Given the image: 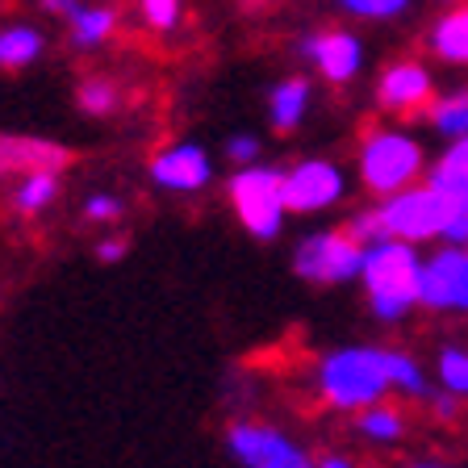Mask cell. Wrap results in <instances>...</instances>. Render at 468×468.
I'll return each mask as SVG.
<instances>
[{
  "instance_id": "obj_1",
  "label": "cell",
  "mask_w": 468,
  "mask_h": 468,
  "mask_svg": "<svg viewBox=\"0 0 468 468\" xmlns=\"http://www.w3.org/2000/svg\"><path fill=\"white\" fill-rule=\"evenodd\" d=\"M452 218V201L439 193L431 180L401 188L393 197H380L368 209H356V214L343 222V230L360 243H377V239H406V243H431L443 234Z\"/></svg>"
},
{
  "instance_id": "obj_2",
  "label": "cell",
  "mask_w": 468,
  "mask_h": 468,
  "mask_svg": "<svg viewBox=\"0 0 468 468\" xmlns=\"http://www.w3.org/2000/svg\"><path fill=\"white\" fill-rule=\"evenodd\" d=\"M314 389H318L322 406L335 414H360L393 393L389 356L385 347H368V343L331 347L314 364Z\"/></svg>"
},
{
  "instance_id": "obj_3",
  "label": "cell",
  "mask_w": 468,
  "mask_h": 468,
  "mask_svg": "<svg viewBox=\"0 0 468 468\" xmlns=\"http://www.w3.org/2000/svg\"><path fill=\"white\" fill-rule=\"evenodd\" d=\"M419 281H422V255L419 243L406 239H377L364 243L360 284L368 297V314L380 326H398L419 310Z\"/></svg>"
},
{
  "instance_id": "obj_4",
  "label": "cell",
  "mask_w": 468,
  "mask_h": 468,
  "mask_svg": "<svg viewBox=\"0 0 468 468\" xmlns=\"http://www.w3.org/2000/svg\"><path fill=\"white\" fill-rule=\"evenodd\" d=\"M356 180L368 197H393L427 180V146L406 126H368L356 146Z\"/></svg>"
},
{
  "instance_id": "obj_5",
  "label": "cell",
  "mask_w": 468,
  "mask_h": 468,
  "mask_svg": "<svg viewBox=\"0 0 468 468\" xmlns=\"http://www.w3.org/2000/svg\"><path fill=\"white\" fill-rule=\"evenodd\" d=\"M226 197L230 209L239 218L255 243H276L289 222V205H284V185H281V167L272 164H251V167H234L226 180Z\"/></svg>"
},
{
  "instance_id": "obj_6",
  "label": "cell",
  "mask_w": 468,
  "mask_h": 468,
  "mask_svg": "<svg viewBox=\"0 0 468 468\" xmlns=\"http://www.w3.org/2000/svg\"><path fill=\"white\" fill-rule=\"evenodd\" d=\"M364 268V243L351 239L343 226L331 230H310L302 243L292 247V272L302 276L305 284H347L360 281Z\"/></svg>"
},
{
  "instance_id": "obj_7",
  "label": "cell",
  "mask_w": 468,
  "mask_h": 468,
  "mask_svg": "<svg viewBox=\"0 0 468 468\" xmlns=\"http://www.w3.org/2000/svg\"><path fill=\"white\" fill-rule=\"evenodd\" d=\"M226 452L239 468H314L318 460L310 448H302L289 431L272 427V422L239 419L226 427Z\"/></svg>"
},
{
  "instance_id": "obj_8",
  "label": "cell",
  "mask_w": 468,
  "mask_h": 468,
  "mask_svg": "<svg viewBox=\"0 0 468 468\" xmlns=\"http://www.w3.org/2000/svg\"><path fill=\"white\" fill-rule=\"evenodd\" d=\"M281 185H284L289 214H302V218L326 214V209L343 205V197H347V167L326 155H305L297 164L281 167Z\"/></svg>"
},
{
  "instance_id": "obj_9",
  "label": "cell",
  "mask_w": 468,
  "mask_h": 468,
  "mask_svg": "<svg viewBox=\"0 0 468 468\" xmlns=\"http://www.w3.org/2000/svg\"><path fill=\"white\" fill-rule=\"evenodd\" d=\"M377 109L389 117H414V113H427L435 105V71L427 68V58H414V55H401L389 58L377 76Z\"/></svg>"
},
{
  "instance_id": "obj_10",
  "label": "cell",
  "mask_w": 468,
  "mask_h": 468,
  "mask_svg": "<svg viewBox=\"0 0 468 468\" xmlns=\"http://www.w3.org/2000/svg\"><path fill=\"white\" fill-rule=\"evenodd\" d=\"M297 55L335 88L356 84L364 71V42L343 26H326V29L305 34V38L297 42Z\"/></svg>"
},
{
  "instance_id": "obj_11",
  "label": "cell",
  "mask_w": 468,
  "mask_h": 468,
  "mask_svg": "<svg viewBox=\"0 0 468 468\" xmlns=\"http://www.w3.org/2000/svg\"><path fill=\"white\" fill-rule=\"evenodd\" d=\"M151 185L159 193L197 197L214 185V155L201 143H167L151 155Z\"/></svg>"
},
{
  "instance_id": "obj_12",
  "label": "cell",
  "mask_w": 468,
  "mask_h": 468,
  "mask_svg": "<svg viewBox=\"0 0 468 468\" xmlns=\"http://www.w3.org/2000/svg\"><path fill=\"white\" fill-rule=\"evenodd\" d=\"M460 263H464V247L443 243L439 251L422 255V281H419V310L448 314L452 297H456Z\"/></svg>"
},
{
  "instance_id": "obj_13",
  "label": "cell",
  "mask_w": 468,
  "mask_h": 468,
  "mask_svg": "<svg viewBox=\"0 0 468 468\" xmlns=\"http://www.w3.org/2000/svg\"><path fill=\"white\" fill-rule=\"evenodd\" d=\"M71 159L68 146L34 134H0V176L9 172H58Z\"/></svg>"
},
{
  "instance_id": "obj_14",
  "label": "cell",
  "mask_w": 468,
  "mask_h": 468,
  "mask_svg": "<svg viewBox=\"0 0 468 468\" xmlns=\"http://www.w3.org/2000/svg\"><path fill=\"white\" fill-rule=\"evenodd\" d=\"M310 101H314V84L310 76H284L268 88V126L276 134H292L302 130L305 113H310Z\"/></svg>"
},
{
  "instance_id": "obj_15",
  "label": "cell",
  "mask_w": 468,
  "mask_h": 468,
  "mask_svg": "<svg viewBox=\"0 0 468 468\" xmlns=\"http://www.w3.org/2000/svg\"><path fill=\"white\" fill-rule=\"evenodd\" d=\"M427 50L448 68H468V5H448L431 21Z\"/></svg>"
},
{
  "instance_id": "obj_16",
  "label": "cell",
  "mask_w": 468,
  "mask_h": 468,
  "mask_svg": "<svg viewBox=\"0 0 468 468\" xmlns=\"http://www.w3.org/2000/svg\"><path fill=\"white\" fill-rule=\"evenodd\" d=\"M63 21H68L71 47H76V50H97V47H105V42L117 34V21H122V17H117V9H113V5H105V0H101V5L80 0V5Z\"/></svg>"
},
{
  "instance_id": "obj_17",
  "label": "cell",
  "mask_w": 468,
  "mask_h": 468,
  "mask_svg": "<svg viewBox=\"0 0 468 468\" xmlns=\"http://www.w3.org/2000/svg\"><path fill=\"white\" fill-rule=\"evenodd\" d=\"M351 427H356V435H360L364 443L393 448V443H401V439H406L410 422H406V410L389 406V401H377V406L360 410V414H351Z\"/></svg>"
},
{
  "instance_id": "obj_18",
  "label": "cell",
  "mask_w": 468,
  "mask_h": 468,
  "mask_svg": "<svg viewBox=\"0 0 468 468\" xmlns=\"http://www.w3.org/2000/svg\"><path fill=\"white\" fill-rule=\"evenodd\" d=\"M47 50V34L38 26H26V21H13V26H0V71H21L34 68Z\"/></svg>"
},
{
  "instance_id": "obj_19",
  "label": "cell",
  "mask_w": 468,
  "mask_h": 468,
  "mask_svg": "<svg viewBox=\"0 0 468 468\" xmlns=\"http://www.w3.org/2000/svg\"><path fill=\"white\" fill-rule=\"evenodd\" d=\"M58 172H26L17 180V188H13V214L17 218H38L47 214L50 205L58 201Z\"/></svg>"
},
{
  "instance_id": "obj_20",
  "label": "cell",
  "mask_w": 468,
  "mask_h": 468,
  "mask_svg": "<svg viewBox=\"0 0 468 468\" xmlns=\"http://www.w3.org/2000/svg\"><path fill=\"white\" fill-rule=\"evenodd\" d=\"M385 356H389L393 393H401V398H410V401H431L435 385H431V372L422 368L419 356H410V351H401V347H385Z\"/></svg>"
},
{
  "instance_id": "obj_21",
  "label": "cell",
  "mask_w": 468,
  "mask_h": 468,
  "mask_svg": "<svg viewBox=\"0 0 468 468\" xmlns=\"http://www.w3.org/2000/svg\"><path fill=\"white\" fill-rule=\"evenodd\" d=\"M427 126L439 138H464L468 134V88H460L452 97H435V105L427 109Z\"/></svg>"
},
{
  "instance_id": "obj_22",
  "label": "cell",
  "mask_w": 468,
  "mask_h": 468,
  "mask_svg": "<svg viewBox=\"0 0 468 468\" xmlns=\"http://www.w3.org/2000/svg\"><path fill=\"white\" fill-rule=\"evenodd\" d=\"M435 385L443 393H452V398L468 401V347H439Z\"/></svg>"
},
{
  "instance_id": "obj_23",
  "label": "cell",
  "mask_w": 468,
  "mask_h": 468,
  "mask_svg": "<svg viewBox=\"0 0 468 468\" xmlns=\"http://www.w3.org/2000/svg\"><path fill=\"white\" fill-rule=\"evenodd\" d=\"M76 105L84 117H109L117 105H122V92H117L113 80L105 76H88L76 84Z\"/></svg>"
},
{
  "instance_id": "obj_24",
  "label": "cell",
  "mask_w": 468,
  "mask_h": 468,
  "mask_svg": "<svg viewBox=\"0 0 468 468\" xmlns=\"http://www.w3.org/2000/svg\"><path fill=\"white\" fill-rule=\"evenodd\" d=\"M331 5L356 21H398L414 9V0H331Z\"/></svg>"
},
{
  "instance_id": "obj_25",
  "label": "cell",
  "mask_w": 468,
  "mask_h": 468,
  "mask_svg": "<svg viewBox=\"0 0 468 468\" xmlns=\"http://www.w3.org/2000/svg\"><path fill=\"white\" fill-rule=\"evenodd\" d=\"M427 180L452 201V209H468V172L464 167H427Z\"/></svg>"
},
{
  "instance_id": "obj_26",
  "label": "cell",
  "mask_w": 468,
  "mask_h": 468,
  "mask_svg": "<svg viewBox=\"0 0 468 468\" xmlns=\"http://www.w3.org/2000/svg\"><path fill=\"white\" fill-rule=\"evenodd\" d=\"M138 13H143L146 29H155V34H172V29L180 26L185 0H138Z\"/></svg>"
},
{
  "instance_id": "obj_27",
  "label": "cell",
  "mask_w": 468,
  "mask_h": 468,
  "mask_svg": "<svg viewBox=\"0 0 468 468\" xmlns=\"http://www.w3.org/2000/svg\"><path fill=\"white\" fill-rule=\"evenodd\" d=\"M126 218V201L117 193H88V201H84V222H92V226H113V222H122Z\"/></svg>"
},
{
  "instance_id": "obj_28",
  "label": "cell",
  "mask_w": 468,
  "mask_h": 468,
  "mask_svg": "<svg viewBox=\"0 0 468 468\" xmlns=\"http://www.w3.org/2000/svg\"><path fill=\"white\" fill-rule=\"evenodd\" d=\"M226 159H230V167H251V164H263V143L255 134H230L226 138Z\"/></svg>"
},
{
  "instance_id": "obj_29",
  "label": "cell",
  "mask_w": 468,
  "mask_h": 468,
  "mask_svg": "<svg viewBox=\"0 0 468 468\" xmlns=\"http://www.w3.org/2000/svg\"><path fill=\"white\" fill-rule=\"evenodd\" d=\"M126 255H130L126 234H109V239H101V243H97V260L101 263H122Z\"/></svg>"
},
{
  "instance_id": "obj_30",
  "label": "cell",
  "mask_w": 468,
  "mask_h": 468,
  "mask_svg": "<svg viewBox=\"0 0 468 468\" xmlns=\"http://www.w3.org/2000/svg\"><path fill=\"white\" fill-rule=\"evenodd\" d=\"M435 164H443V167H464V172H468V134H464V138H448V146H443V155H439Z\"/></svg>"
},
{
  "instance_id": "obj_31",
  "label": "cell",
  "mask_w": 468,
  "mask_h": 468,
  "mask_svg": "<svg viewBox=\"0 0 468 468\" xmlns=\"http://www.w3.org/2000/svg\"><path fill=\"white\" fill-rule=\"evenodd\" d=\"M456 401L460 398H452V393H443V389H439V393H431V414H435V419H443V422H452V419H456Z\"/></svg>"
},
{
  "instance_id": "obj_32",
  "label": "cell",
  "mask_w": 468,
  "mask_h": 468,
  "mask_svg": "<svg viewBox=\"0 0 468 468\" xmlns=\"http://www.w3.org/2000/svg\"><path fill=\"white\" fill-rule=\"evenodd\" d=\"M452 314H468V247H464V263H460V281H456V297H452Z\"/></svg>"
},
{
  "instance_id": "obj_33",
  "label": "cell",
  "mask_w": 468,
  "mask_h": 468,
  "mask_svg": "<svg viewBox=\"0 0 468 468\" xmlns=\"http://www.w3.org/2000/svg\"><path fill=\"white\" fill-rule=\"evenodd\" d=\"M314 468H360L351 456H343V452H326V456H318V464Z\"/></svg>"
},
{
  "instance_id": "obj_34",
  "label": "cell",
  "mask_w": 468,
  "mask_h": 468,
  "mask_svg": "<svg viewBox=\"0 0 468 468\" xmlns=\"http://www.w3.org/2000/svg\"><path fill=\"white\" fill-rule=\"evenodd\" d=\"M76 5L80 0H42V13H50V17H68Z\"/></svg>"
},
{
  "instance_id": "obj_35",
  "label": "cell",
  "mask_w": 468,
  "mask_h": 468,
  "mask_svg": "<svg viewBox=\"0 0 468 468\" xmlns=\"http://www.w3.org/2000/svg\"><path fill=\"white\" fill-rule=\"evenodd\" d=\"M406 468H460V464H448V460H414Z\"/></svg>"
},
{
  "instance_id": "obj_36",
  "label": "cell",
  "mask_w": 468,
  "mask_h": 468,
  "mask_svg": "<svg viewBox=\"0 0 468 468\" xmlns=\"http://www.w3.org/2000/svg\"><path fill=\"white\" fill-rule=\"evenodd\" d=\"M439 5H464V0H439Z\"/></svg>"
}]
</instances>
